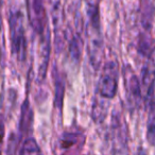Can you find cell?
Instances as JSON below:
<instances>
[{"mask_svg": "<svg viewBox=\"0 0 155 155\" xmlns=\"http://www.w3.org/2000/svg\"><path fill=\"white\" fill-rule=\"evenodd\" d=\"M9 24L12 51L19 62H24L27 55V41L24 26V16L21 12L15 11L11 13Z\"/></svg>", "mask_w": 155, "mask_h": 155, "instance_id": "1", "label": "cell"}, {"mask_svg": "<svg viewBox=\"0 0 155 155\" xmlns=\"http://www.w3.org/2000/svg\"><path fill=\"white\" fill-rule=\"evenodd\" d=\"M118 89V66L115 62H110L104 66L98 83V93L101 97L112 99Z\"/></svg>", "mask_w": 155, "mask_h": 155, "instance_id": "2", "label": "cell"}, {"mask_svg": "<svg viewBox=\"0 0 155 155\" xmlns=\"http://www.w3.org/2000/svg\"><path fill=\"white\" fill-rule=\"evenodd\" d=\"M123 78H124V87L127 101L132 105H136L141 98V89H140L139 80L134 73L133 69L129 66L125 68Z\"/></svg>", "mask_w": 155, "mask_h": 155, "instance_id": "3", "label": "cell"}, {"mask_svg": "<svg viewBox=\"0 0 155 155\" xmlns=\"http://www.w3.org/2000/svg\"><path fill=\"white\" fill-rule=\"evenodd\" d=\"M155 83V50L150 54L148 62L143 69L142 75V85L144 87L147 96L151 95L153 91V86Z\"/></svg>", "mask_w": 155, "mask_h": 155, "instance_id": "4", "label": "cell"}, {"mask_svg": "<svg viewBox=\"0 0 155 155\" xmlns=\"http://www.w3.org/2000/svg\"><path fill=\"white\" fill-rule=\"evenodd\" d=\"M19 155H43L41 148L34 138H28L25 140L19 151Z\"/></svg>", "mask_w": 155, "mask_h": 155, "instance_id": "5", "label": "cell"}, {"mask_svg": "<svg viewBox=\"0 0 155 155\" xmlns=\"http://www.w3.org/2000/svg\"><path fill=\"white\" fill-rule=\"evenodd\" d=\"M3 137H5V124L0 121V143L2 142Z\"/></svg>", "mask_w": 155, "mask_h": 155, "instance_id": "6", "label": "cell"}]
</instances>
